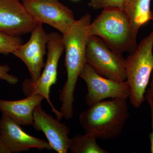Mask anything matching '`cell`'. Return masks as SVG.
Returning <instances> with one entry per match:
<instances>
[{"label": "cell", "mask_w": 153, "mask_h": 153, "mask_svg": "<svg viewBox=\"0 0 153 153\" xmlns=\"http://www.w3.org/2000/svg\"><path fill=\"white\" fill-rule=\"evenodd\" d=\"M91 22L90 14H85L76 20L70 30L62 34L66 52L67 79L60 93L62 105L60 111L66 120L73 117L75 87L80 72L87 63L85 52Z\"/></svg>", "instance_id": "6da1fadb"}, {"label": "cell", "mask_w": 153, "mask_h": 153, "mask_svg": "<svg viewBox=\"0 0 153 153\" xmlns=\"http://www.w3.org/2000/svg\"><path fill=\"white\" fill-rule=\"evenodd\" d=\"M127 99L113 98L89 106L79 115L80 125L97 140L117 138L130 116Z\"/></svg>", "instance_id": "7a4b0ae2"}, {"label": "cell", "mask_w": 153, "mask_h": 153, "mask_svg": "<svg viewBox=\"0 0 153 153\" xmlns=\"http://www.w3.org/2000/svg\"><path fill=\"white\" fill-rule=\"evenodd\" d=\"M90 36L101 38L113 50L120 54L135 49L137 33L123 9L107 8L91 23Z\"/></svg>", "instance_id": "3957f363"}, {"label": "cell", "mask_w": 153, "mask_h": 153, "mask_svg": "<svg viewBox=\"0 0 153 153\" xmlns=\"http://www.w3.org/2000/svg\"><path fill=\"white\" fill-rule=\"evenodd\" d=\"M153 32L140 42L125 59L126 80L130 102L139 108L146 100V88L153 70Z\"/></svg>", "instance_id": "277c9868"}, {"label": "cell", "mask_w": 153, "mask_h": 153, "mask_svg": "<svg viewBox=\"0 0 153 153\" xmlns=\"http://www.w3.org/2000/svg\"><path fill=\"white\" fill-rule=\"evenodd\" d=\"M48 35L47 58L44 71L39 79L35 82L30 79H25L22 84V89L26 96L33 94L42 95L50 105L57 119L60 120L63 116L60 111L56 109L52 104L49 94L51 87L57 81L58 63L65 48L62 35L57 33H50Z\"/></svg>", "instance_id": "5b68a950"}, {"label": "cell", "mask_w": 153, "mask_h": 153, "mask_svg": "<svg viewBox=\"0 0 153 153\" xmlns=\"http://www.w3.org/2000/svg\"><path fill=\"white\" fill-rule=\"evenodd\" d=\"M86 63L99 75L118 82L126 80L125 58L101 38L90 36L85 52Z\"/></svg>", "instance_id": "8992f818"}, {"label": "cell", "mask_w": 153, "mask_h": 153, "mask_svg": "<svg viewBox=\"0 0 153 153\" xmlns=\"http://www.w3.org/2000/svg\"><path fill=\"white\" fill-rule=\"evenodd\" d=\"M26 10L38 24H47L63 34L76 20L73 11L58 0H23Z\"/></svg>", "instance_id": "52a82bcc"}, {"label": "cell", "mask_w": 153, "mask_h": 153, "mask_svg": "<svg viewBox=\"0 0 153 153\" xmlns=\"http://www.w3.org/2000/svg\"><path fill=\"white\" fill-rule=\"evenodd\" d=\"M79 77L87 85L85 102L88 107L107 98H128L129 88L126 81L118 82L103 77L87 63L82 68Z\"/></svg>", "instance_id": "ba28073f"}, {"label": "cell", "mask_w": 153, "mask_h": 153, "mask_svg": "<svg viewBox=\"0 0 153 153\" xmlns=\"http://www.w3.org/2000/svg\"><path fill=\"white\" fill-rule=\"evenodd\" d=\"M30 40L20 45L12 54L20 58L27 67L31 80L37 81L45 66L44 57L46 54L49 35L43 25L38 24L31 32Z\"/></svg>", "instance_id": "9c48e42d"}, {"label": "cell", "mask_w": 153, "mask_h": 153, "mask_svg": "<svg viewBox=\"0 0 153 153\" xmlns=\"http://www.w3.org/2000/svg\"><path fill=\"white\" fill-rule=\"evenodd\" d=\"M21 0H0V31L20 36L31 32L37 24Z\"/></svg>", "instance_id": "30bf717a"}, {"label": "cell", "mask_w": 153, "mask_h": 153, "mask_svg": "<svg viewBox=\"0 0 153 153\" xmlns=\"http://www.w3.org/2000/svg\"><path fill=\"white\" fill-rule=\"evenodd\" d=\"M60 121L44 111L41 104L34 109L33 124L34 128L44 133L52 149L58 153H66L71 141L68 136L69 128Z\"/></svg>", "instance_id": "8fae6325"}, {"label": "cell", "mask_w": 153, "mask_h": 153, "mask_svg": "<svg viewBox=\"0 0 153 153\" xmlns=\"http://www.w3.org/2000/svg\"><path fill=\"white\" fill-rule=\"evenodd\" d=\"M20 126L5 114H3L0 119V136L11 152H27L33 148L52 149L48 142L30 135Z\"/></svg>", "instance_id": "7c38bea8"}, {"label": "cell", "mask_w": 153, "mask_h": 153, "mask_svg": "<svg viewBox=\"0 0 153 153\" xmlns=\"http://www.w3.org/2000/svg\"><path fill=\"white\" fill-rule=\"evenodd\" d=\"M44 99L42 95L33 94L20 100H0V111L20 125H33L34 109Z\"/></svg>", "instance_id": "4fadbf2b"}, {"label": "cell", "mask_w": 153, "mask_h": 153, "mask_svg": "<svg viewBox=\"0 0 153 153\" xmlns=\"http://www.w3.org/2000/svg\"><path fill=\"white\" fill-rule=\"evenodd\" d=\"M151 0H125L123 10L137 33L151 21Z\"/></svg>", "instance_id": "5bb4252c"}, {"label": "cell", "mask_w": 153, "mask_h": 153, "mask_svg": "<svg viewBox=\"0 0 153 153\" xmlns=\"http://www.w3.org/2000/svg\"><path fill=\"white\" fill-rule=\"evenodd\" d=\"M97 139L89 134H76L71 138L69 150L72 153H108L100 146Z\"/></svg>", "instance_id": "9a60e30c"}, {"label": "cell", "mask_w": 153, "mask_h": 153, "mask_svg": "<svg viewBox=\"0 0 153 153\" xmlns=\"http://www.w3.org/2000/svg\"><path fill=\"white\" fill-rule=\"evenodd\" d=\"M22 44L20 36H11L0 31V53H13Z\"/></svg>", "instance_id": "2e32d148"}, {"label": "cell", "mask_w": 153, "mask_h": 153, "mask_svg": "<svg viewBox=\"0 0 153 153\" xmlns=\"http://www.w3.org/2000/svg\"><path fill=\"white\" fill-rule=\"evenodd\" d=\"M125 0H90L88 5L94 10L107 8L117 7L123 9Z\"/></svg>", "instance_id": "e0dca14e"}, {"label": "cell", "mask_w": 153, "mask_h": 153, "mask_svg": "<svg viewBox=\"0 0 153 153\" xmlns=\"http://www.w3.org/2000/svg\"><path fill=\"white\" fill-rule=\"evenodd\" d=\"M10 70L8 65H0V79L5 80L11 85H14L18 83L19 79L16 76L9 74Z\"/></svg>", "instance_id": "ac0fdd59"}, {"label": "cell", "mask_w": 153, "mask_h": 153, "mask_svg": "<svg viewBox=\"0 0 153 153\" xmlns=\"http://www.w3.org/2000/svg\"><path fill=\"white\" fill-rule=\"evenodd\" d=\"M146 100L147 101L150 107L151 112V118H152V133L149 134V138L151 142V152L153 153V101L151 97L146 93L145 94Z\"/></svg>", "instance_id": "d6986e66"}, {"label": "cell", "mask_w": 153, "mask_h": 153, "mask_svg": "<svg viewBox=\"0 0 153 153\" xmlns=\"http://www.w3.org/2000/svg\"><path fill=\"white\" fill-rule=\"evenodd\" d=\"M10 153L11 151L0 136V153Z\"/></svg>", "instance_id": "ffe728a7"}, {"label": "cell", "mask_w": 153, "mask_h": 153, "mask_svg": "<svg viewBox=\"0 0 153 153\" xmlns=\"http://www.w3.org/2000/svg\"><path fill=\"white\" fill-rule=\"evenodd\" d=\"M146 93L149 95V96L151 97L153 101V70L152 78V82H151L150 87L148 89L147 91H146Z\"/></svg>", "instance_id": "44dd1931"}, {"label": "cell", "mask_w": 153, "mask_h": 153, "mask_svg": "<svg viewBox=\"0 0 153 153\" xmlns=\"http://www.w3.org/2000/svg\"><path fill=\"white\" fill-rule=\"evenodd\" d=\"M151 21L153 22V10L152 11V16H151Z\"/></svg>", "instance_id": "7402d4cb"}, {"label": "cell", "mask_w": 153, "mask_h": 153, "mask_svg": "<svg viewBox=\"0 0 153 153\" xmlns=\"http://www.w3.org/2000/svg\"><path fill=\"white\" fill-rule=\"evenodd\" d=\"M73 1H79V0H73Z\"/></svg>", "instance_id": "603a6c76"}, {"label": "cell", "mask_w": 153, "mask_h": 153, "mask_svg": "<svg viewBox=\"0 0 153 153\" xmlns=\"http://www.w3.org/2000/svg\"><path fill=\"white\" fill-rule=\"evenodd\" d=\"M21 1H23V0H21Z\"/></svg>", "instance_id": "cb8c5ba5"}]
</instances>
